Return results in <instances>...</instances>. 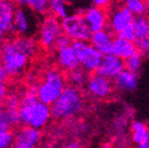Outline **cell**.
Returning <instances> with one entry per match:
<instances>
[{
	"mask_svg": "<svg viewBox=\"0 0 149 148\" xmlns=\"http://www.w3.org/2000/svg\"><path fill=\"white\" fill-rule=\"evenodd\" d=\"M84 106L85 98L81 88L68 84L50 107L53 118L58 120H68L80 115Z\"/></svg>",
	"mask_w": 149,
	"mask_h": 148,
	"instance_id": "obj_1",
	"label": "cell"
},
{
	"mask_svg": "<svg viewBox=\"0 0 149 148\" xmlns=\"http://www.w3.org/2000/svg\"><path fill=\"white\" fill-rule=\"evenodd\" d=\"M68 85L66 78L59 68H50L45 73L42 81L37 87V97L44 104L51 106Z\"/></svg>",
	"mask_w": 149,
	"mask_h": 148,
	"instance_id": "obj_2",
	"label": "cell"
},
{
	"mask_svg": "<svg viewBox=\"0 0 149 148\" xmlns=\"http://www.w3.org/2000/svg\"><path fill=\"white\" fill-rule=\"evenodd\" d=\"M29 58L15 45L12 38L7 39L1 46L0 62L8 72L9 78H18L22 76L27 68Z\"/></svg>",
	"mask_w": 149,
	"mask_h": 148,
	"instance_id": "obj_3",
	"label": "cell"
},
{
	"mask_svg": "<svg viewBox=\"0 0 149 148\" xmlns=\"http://www.w3.org/2000/svg\"><path fill=\"white\" fill-rule=\"evenodd\" d=\"M19 113L21 125H29L37 130H42L52 118L51 107L40 100L32 104H20Z\"/></svg>",
	"mask_w": 149,
	"mask_h": 148,
	"instance_id": "obj_4",
	"label": "cell"
},
{
	"mask_svg": "<svg viewBox=\"0 0 149 148\" xmlns=\"http://www.w3.org/2000/svg\"><path fill=\"white\" fill-rule=\"evenodd\" d=\"M82 68L89 74L95 73L102 62L104 54L92 46L89 40H74L72 43Z\"/></svg>",
	"mask_w": 149,
	"mask_h": 148,
	"instance_id": "obj_5",
	"label": "cell"
},
{
	"mask_svg": "<svg viewBox=\"0 0 149 148\" xmlns=\"http://www.w3.org/2000/svg\"><path fill=\"white\" fill-rule=\"evenodd\" d=\"M61 29L65 35L74 40H89L92 34L82 14H70L60 21Z\"/></svg>",
	"mask_w": 149,
	"mask_h": 148,
	"instance_id": "obj_6",
	"label": "cell"
},
{
	"mask_svg": "<svg viewBox=\"0 0 149 148\" xmlns=\"http://www.w3.org/2000/svg\"><path fill=\"white\" fill-rule=\"evenodd\" d=\"M84 87L89 96L98 101L110 98L115 90L111 79L106 78L97 73H92V75H89L88 80Z\"/></svg>",
	"mask_w": 149,
	"mask_h": 148,
	"instance_id": "obj_7",
	"label": "cell"
},
{
	"mask_svg": "<svg viewBox=\"0 0 149 148\" xmlns=\"http://www.w3.org/2000/svg\"><path fill=\"white\" fill-rule=\"evenodd\" d=\"M62 33L60 20L53 15L46 16L42 22L38 30V40L40 45L46 50H52L55 46L57 37Z\"/></svg>",
	"mask_w": 149,
	"mask_h": 148,
	"instance_id": "obj_8",
	"label": "cell"
},
{
	"mask_svg": "<svg viewBox=\"0 0 149 148\" xmlns=\"http://www.w3.org/2000/svg\"><path fill=\"white\" fill-rule=\"evenodd\" d=\"M34 13L26 7L16 6L14 13V33L18 36H32L36 31Z\"/></svg>",
	"mask_w": 149,
	"mask_h": 148,
	"instance_id": "obj_9",
	"label": "cell"
},
{
	"mask_svg": "<svg viewBox=\"0 0 149 148\" xmlns=\"http://www.w3.org/2000/svg\"><path fill=\"white\" fill-rule=\"evenodd\" d=\"M42 140L40 130L29 125H22L14 133L13 147L16 148H34L38 146Z\"/></svg>",
	"mask_w": 149,
	"mask_h": 148,
	"instance_id": "obj_10",
	"label": "cell"
},
{
	"mask_svg": "<svg viewBox=\"0 0 149 148\" xmlns=\"http://www.w3.org/2000/svg\"><path fill=\"white\" fill-rule=\"evenodd\" d=\"M134 15L130 9L123 4H115L108 13V29L112 31L115 35L121 31L126 25L133 22Z\"/></svg>",
	"mask_w": 149,
	"mask_h": 148,
	"instance_id": "obj_11",
	"label": "cell"
},
{
	"mask_svg": "<svg viewBox=\"0 0 149 148\" xmlns=\"http://www.w3.org/2000/svg\"><path fill=\"white\" fill-rule=\"evenodd\" d=\"M82 15L91 32L108 28V12L106 8L92 5L85 9Z\"/></svg>",
	"mask_w": 149,
	"mask_h": 148,
	"instance_id": "obj_12",
	"label": "cell"
},
{
	"mask_svg": "<svg viewBox=\"0 0 149 148\" xmlns=\"http://www.w3.org/2000/svg\"><path fill=\"white\" fill-rule=\"evenodd\" d=\"M55 62L60 71L68 73L80 66L79 60L72 45L55 49Z\"/></svg>",
	"mask_w": 149,
	"mask_h": 148,
	"instance_id": "obj_13",
	"label": "cell"
},
{
	"mask_svg": "<svg viewBox=\"0 0 149 148\" xmlns=\"http://www.w3.org/2000/svg\"><path fill=\"white\" fill-rule=\"evenodd\" d=\"M16 5L13 0H3L2 9L0 12V38H6L15 35L14 13Z\"/></svg>",
	"mask_w": 149,
	"mask_h": 148,
	"instance_id": "obj_14",
	"label": "cell"
},
{
	"mask_svg": "<svg viewBox=\"0 0 149 148\" xmlns=\"http://www.w3.org/2000/svg\"><path fill=\"white\" fill-rule=\"evenodd\" d=\"M124 68V60L113 53L105 54L102 56V62L95 73L106 77L108 79H113L117 74Z\"/></svg>",
	"mask_w": 149,
	"mask_h": 148,
	"instance_id": "obj_15",
	"label": "cell"
},
{
	"mask_svg": "<svg viewBox=\"0 0 149 148\" xmlns=\"http://www.w3.org/2000/svg\"><path fill=\"white\" fill-rule=\"evenodd\" d=\"M114 89L121 93L133 92L137 89L139 83V76L138 74L130 72V71L123 68L119 74H117L112 79Z\"/></svg>",
	"mask_w": 149,
	"mask_h": 148,
	"instance_id": "obj_16",
	"label": "cell"
},
{
	"mask_svg": "<svg viewBox=\"0 0 149 148\" xmlns=\"http://www.w3.org/2000/svg\"><path fill=\"white\" fill-rule=\"evenodd\" d=\"M114 33L110 29H102V30L92 32L89 42L92 44V46L98 51L102 52L104 55L105 54L112 53V47L114 42Z\"/></svg>",
	"mask_w": 149,
	"mask_h": 148,
	"instance_id": "obj_17",
	"label": "cell"
},
{
	"mask_svg": "<svg viewBox=\"0 0 149 148\" xmlns=\"http://www.w3.org/2000/svg\"><path fill=\"white\" fill-rule=\"evenodd\" d=\"M132 141L139 148H149V127L142 121L135 120L130 125Z\"/></svg>",
	"mask_w": 149,
	"mask_h": 148,
	"instance_id": "obj_18",
	"label": "cell"
},
{
	"mask_svg": "<svg viewBox=\"0 0 149 148\" xmlns=\"http://www.w3.org/2000/svg\"><path fill=\"white\" fill-rule=\"evenodd\" d=\"M138 52L135 42L128 40V39L122 38L120 36L114 37L113 47H112V53L114 55L120 57L121 59H126L130 55Z\"/></svg>",
	"mask_w": 149,
	"mask_h": 148,
	"instance_id": "obj_19",
	"label": "cell"
},
{
	"mask_svg": "<svg viewBox=\"0 0 149 148\" xmlns=\"http://www.w3.org/2000/svg\"><path fill=\"white\" fill-rule=\"evenodd\" d=\"M13 42L29 59H32L38 52V44L32 36H18L13 37Z\"/></svg>",
	"mask_w": 149,
	"mask_h": 148,
	"instance_id": "obj_20",
	"label": "cell"
},
{
	"mask_svg": "<svg viewBox=\"0 0 149 148\" xmlns=\"http://www.w3.org/2000/svg\"><path fill=\"white\" fill-rule=\"evenodd\" d=\"M89 77V73L86 72V71L82 68L81 66L74 68V70H72L70 72L66 73V82L68 84L72 86H76L78 88H82L85 86L87 80H88Z\"/></svg>",
	"mask_w": 149,
	"mask_h": 148,
	"instance_id": "obj_21",
	"label": "cell"
},
{
	"mask_svg": "<svg viewBox=\"0 0 149 148\" xmlns=\"http://www.w3.org/2000/svg\"><path fill=\"white\" fill-rule=\"evenodd\" d=\"M136 34V39L149 36V18L146 15L135 16L132 22Z\"/></svg>",
	"mask_w": 149,
	"mask_h": 148,
	"instance_id": "obj_22",
	"label": "cell"
},
{
	"mask_svg": "<svg viewBox=\"0 0 149 148\" xmlns=\"http://www.w3.org/2000/svg\"><path fill=\"white\" fill-rule=\"evenodd\" d=\"M49 12L59 20L70 15L68 0H49Z\"/></svg>",
	"mask_w": 149,
	"mask_h": 148,
	"instance_id": "obj_23",
	"label": "cell"
},
{
	"mask_svg": "<svg viewBox=\"0 0 149 148\" xmlns=\"http://www.w3.org/2000/svg\"><path fill=\"white\" fill-rule=\"evenodd\" d=\"M143 58H144V56L142 54L136 52L135 54L124 59V68L135 73V74H139L141 72V68H142Z\"/></svg>",
	"mask_w": 149,
	"mask_h": 148,
	"instance_id": "obj_24",
	"label": "cell"
},
{
	"mask_svg": "<svg viewBox=\"0 0 149 148\" xmlns=\"http://www.w3.org/2000/svg\"><path fill=\"white\" fill-rule=\"evenodd\" d=\"M123 5L130 9L134 16H143L148 13L145 0H123Z\"/></svg>",
	"mask_w": 149,
	"mask_h": 148,
	"instance_id": "obj_25",
	"label": "cell"
},
{
	"mask_svg": "<svg viewBox=\"0 0 149 148\" xmlns=\"http://www.w3.org/2000/svg\"><path fill=\"white\" fill-rule=\"evenodd\" d=\"M27 7L34 14L44 16L49 13V0H28Z\"/></svg>",
	"mask_w": 149,
	"mask_h": 148,
	"instance_id": "obj_26",
	"label": "cell"
},
{
	"mask_svg": "<svg viewBox=\"0 0 149 148\" xmlns=\"http://www.w3.org/2000/svg\"><path fill=\"white\" fill-rule=\"evenodd\" d=\"M14 133L12 130L0 131V148H8L13 145Z\"/></svg>",
	"mask_w": 149,
	"mask_h": 148,
	"instance_id": "obj_27",
	"label": "cell"
},
{
	"mask_svg": "<svg viewBox=\"0 0 149 148\" xmlns=\"http://www.w3.org/2000/svg\"><path fill=\"white\" fill-rule=\"evenodd\" d=\"M135 44L139 53H141L143 56L149 57V36L136 39Z\"/></svg>",
	"mask_w": 149,
	"mask_h": 148,
	"instance_id": "obj_28",
	"label": "cell"
},
{
	"mask_svg": "<svg viewBox=\"0 0 149 148\" xmlns=\"http://www.w3.org/2000/svg\"><path fill=\"white\" fill-rule=\"evenodd\" d=\"M116 35H117V36L122 37V38L132 40V42H135V40H136L135 30H134V27H133V25H132V23L128 24V25H126L125 27H124L121 31H119Z\"/></svg>",
	"mask_w": 149,
	"mask_h": 148,
	"instance_id": "obj_29",
	"label": "cell"
},
{
	"mask_svg": "<svg viewBox=\"0 0 149 148\" xmlns=\"http://www.w3.org/2000/svg\"><path fill=\"white\" fill-rule=\"evenodd\" d=\"M12 128L6 111L2 106H0V131H9Z\"/></svg>",
	"mask_w": 149,
	"mask_h": 148,
	"instance_id": "obj_30",
	"label": "cell"
},
{
	"mask_svg": "<svg viewBox=\"0 0 149 148\" xmlns=\"http://www.w3.org/2000/svg\"><path fill=\"white\" fill-rule=\"evenodd\" d=\"M72 39H70L68 35H65L64 33L62 32L58 37H57V39H56L54 49L62 48V47H65V46H70V45H72Z\"/></svg>",
	"mask_w": 149,
	"mask_h": 148,
	"instance_id": "obj_31",
	"label": "cell"
},
{
	"mask_svg": "<svg viewBox=\"0 0 149 148\" xmlns=\"http://www.w3.org/2000/svg\"><path fill=\"white\" fill-rule=\"evenodd\" d=\"M115 0H92V4L102 8H109L110 6L114 4Z\"/></svg>",
	"mask_w": 149,
	"mask_h": 148,
	"instance_id": "obj_32",
	"label": "cell"
},
{
	"mask_svg": "<svg viewBox=\"0 0 149 148\" xmlns=\"http://www.w3.org/2000/svg\"><path fill=\"white\" fill-rule=\"evenodd\" d=\"M7 94V88L4 82L0 81V106H2L3 101Z\"/></svg>",
	"mask_w": 149,
	"mask_h": 148,
	"instance_id": "obj_33",
	"label": "cell"
},
{
	"mask_svg": "<svg viewBox=\"0 0 149 148\" xmlns=\"http://www.w3.org/2000/svg\"><path fill=\"white\" fill-rule=\"evenodd\" d=\"M8 79H9L8 72L6 71V68L4 67V65L0 62V81H2L5 83Z\"/></svg>",
	"mask_w": 149,
	"mask_h": 148,
	"instance_id": "obj_34",
	"label": "cell"
},
{
	"mask_svg": "<svg viewBox=\"0 0 149 148\" xmlns=\"http://www.w3.org/2000/svg\"><path fill=\"white\" fill-rule=\"evenodd\" d=\"M13 2L19 7H27L28 5V0H13Z\"/></svg>",
	"mask_w": 149,
	"mask_h": 148,
	"instance_id": "obj_35",
	"label": "cell"
},
{
	"mask_svg": "<svg viewBox=\"0 0 149 148\" xmlns=\"http://www.w3.org/2000/svg\"><path fill=\"white\" fill-rule=\"evenodd\" d=\"M68 147H78V146H79V144H68Z\"/></svg>",
	"mask_w": 149,
	"mask_h": 148,
	"instance_id": "obj_36",
	"label": "cell"
},
{
	"mask_svg": "<svg viewBox=\"0 0 149 148\" xmlns=\"http://www.w3.org/2000/svg\"><path fill=\"white\" fill-rule=\"evenodd\" d=\"M2 5H3V0H0V12L2 9Z\"/></svg>",
	"mask_w": 149,
	"mask_h": 148,
	"instance_id": "obj_37",
	"label": "cell"
},
{
	"mask_svg": "<svg viewBox=\"0 0 149 148\" xmlns=\"http://www.w3.org/2000/svg\"><path fill=\"white\" fill-rule=\"evenodd\" d=\"M79 0H68V2H77Z\"/></svg>",
	"mask_w": 149,
	"mask_h": 148,
	"instance_id": "obj_38",
	"label": "cell"
},
{
	"mask_svg": "<svg viewBox=\"0 0 149 148\" xmlns=\"http://www.w3.org/2000/svg\"><path fill=\"white\" fill-rule=\"evenodd\" d=\"M1 40H2V39L0 38V51H1V46H2V43H1Z\"/></svg>",
	"mask_w": 149,
	"mask_h": 148,
	"instance_id": "obj_39",
	"label": "cell"
}]
</instances>
